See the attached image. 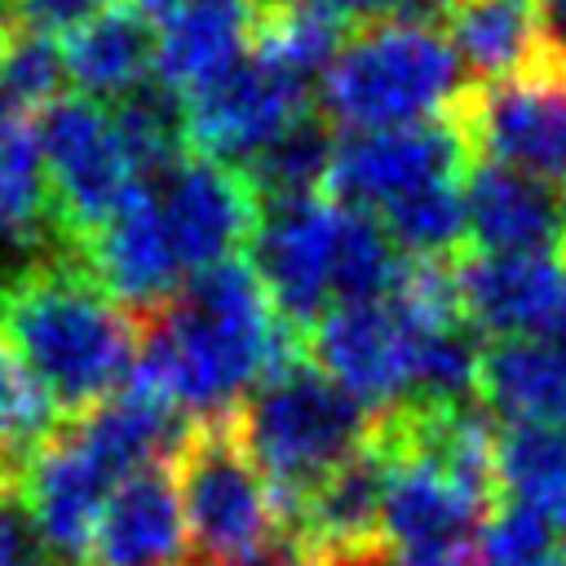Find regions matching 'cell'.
Returning <instances> with one entry per match:
<instances>
[{
    "instance_id": "obj_7",
    "label": "cell",
    "mask_w": 566,
    "mask_h": 566,
    "mask_svg": "<svg viewBox=\"0 0 566 566\" xmlns=\"http://www.w3.org/2000/svg\"><path fill=\"white\" fill-rule=\"evenodd\" d=\"M345 230L349 208L332 203L327 195L261 203V221L252 234V270L270 292L279 318L301 340L336 305Z\"/></svg>"
},
{
    "instance_id": "obj_13",
    "label": "cell",
    "mask_w": 566,
    "mask_h": 566,
    "mask_svg": "<svg viewBox=\"0 0 566 566\" xmlns=\"http://www.w3.org/2000/svg\"><path fill=\"white\" fill-rule=\"evenodd\" d=\"M371 438L385 455L380 535L389 548H460L469 544V531H482V522L500 509L455 473H447L438 460L389 433L380 416Z\"/></svg>"
},
{
    "instance_id": "obj_19",
    "label": "cell",
    "mask_w": 566,
    "mask_h": 566,
    "mask_svg": "<svg viewBox=\"0 0 566 566\" xmlns=\"http://www.w3.org/2000/svg\"><path fill=\"white\" fill-rule=\"evenodd\" d=\"M478 402L486 416L517 424H566V363L544 336L482 340Z\"/></svg>"
},
{
    "instance_id": "obj_31",
    "label": "cell",
    "mask_w": 566,
    "mask_h": 566,
    "mask_svg": "<svg viewBox=\"0 0 566 566\" xmlns=\"http://www.w3.org/2000/svg\"><path fill=\"white\" fill-rule=\"evenodd\" d=\"M18 469L22 464H13L9 455H0V504H9L18 495Z\"/></svg>"
},
{
    "instance_id": "obj_24",
    "label": "cell",
    "mask_w": 566,
    "mask_h": 566,
    "mask_svg": "<svg viewBox=\"0 0 566 566\" xmlns=\"http://www.w3.org/2000/svg\"><path fill=\"white\" fill-rule=\"evenodd\" d=\"M57 424L62 420H57L53 402L44 398V389L31 380V371L18 363V354L0 340V455L22 464Z\"/></svg>"
},
{
    "instance_id": "obj_23",
    "label": "cell",
    "mask_w": 566,
    "mask_h": 566,
    "mask_svg": "<svg viewBox=\"0 0 566 566\" xmlns=\"http://www.w3.org/2000/svg\"><path fill=\"white\" fill-rule=\"evenodd\" d=\"M0 221L22 243H44V168L35 119L0 115Z\"/></svg>"
},
{
    "instance_id": "obj_29",
    "label": "cell",
    "mask_w": 566,
    "mask_h": 566,
    "mask_svg": "<svg viewBox=\"0 0 566 566\" xmlns=\"http://www.w3.org/2000/svg\"><path fill=\"white\" fill-rule=\"evenodd\" d=\"M310 4H318V9L332 13V18H340L345 27L380 22V18H389V9H394V0H310Z\"/></svg>"
},
{
    "instance_id": "obj_6",
    "label": "cell",
    "mask_w": 566,
    "mask_h": 566,
    "mask_svg": "<svg viewBox=\"0 0 566 566\" xmlns=\"http://www.w3.org/2000/svg\"><path fill=\"white\" fill-rule=\"evenodd\" d=\"M44 168V243L80 256L84 243L146 186L111 102L62 93L35 119Z\"/></svg>"
},
{
    "instance_id": "obj_9",
    "label": "cell",
    "mask_w": 566,
    "mask_h": 566,
    "mask_svg": "<svg viewBox=\"0 0 566 566\" xmlns=\"http://www.w3.org/2000/svg\"><path fill=\"white\" fill-rule=\"evenodd\" d=\"M146 190L159 208L177 265L190 279L234 261V252L256 234L261 195L234 164L208 159L186 146L159 177L146 181Z\"/></svg>"
},
{
    "instance_id": "obj_1",
    "label": "cell",
    "mask_w": 566,
    "mask_h": 566,
    "mask_svg": "<svg viewBox=\"0 0 566 566\" xmlns=\"http://www.w3.org/2000/svg\"><path fill=\"white\" fill-rule=\"evenodd\" d=\"M305 358V340L279 318L270 292L248 261H226L142 314V354L133 380L186 420L226 416L261 380Z\"/></svg>"
},
{
    "instance_id": "obj_10",
    "label": "cell",
    "mask_w": 566,
    "mask_h": 566,
    "mask_svg": "<svg viewBox=\"0 0 566 566\" xmlns=\"http://www.w3.org/2000/svg\"><path fill=\"white\" fill-rule=\"evenodd\" d=\"M478 159L566 186V75L464 84L442 111Z\"/></svg>"
},
{
    "instance_id": "obj_33",
    "label": "cell",
    "mask_w": 566,
    "mask_h": 566,
    "mask_svg": "<svg viewBox=\"0 0 566 566\" xmlns=\"http://www.w3.org/2000/svg\"><path fill=\"white\" fill-rule=\"evenodd\" d=\"M124 4H128V9H137L146 22H164V13H168L177 0H124Z\"/></svg>"
},
{
    "instance_id": "obj_15",
    "label": "cell",
    "mask_w": 566,
    "mask_h": 566,
    "mask_svg": "<svg viewBox=\"0 0 566 566\" xmlns=\"http://www.w3.org/2000/svg\"><path fill=\"white\" fill-rule=\"evenodd\" d=\"M442 31L469 84L566 75V49L553 40L548 13L535 0H460Z\"/></svg>"
},
{
    "instance_id": "obj_14",
    "label": "cell",
    "mask_w": 566,
    "mask_h": 566,
    "mask_svg": "<svg viewBox=\"0 0 566 566\" xmlns=\"http://www.w3.org/2000/svg\"><path fill=\"white\" fill-rule=\"evenodd\" d=\"M455 296L482 340L544 336L566 305V261L562 252H460Z\"/></svg>"
},
{
    "instance_id": "obj_20",
    "label": "cell",
    "mask_w": 566,
    "mask_h": 566,
    "mask_svg": "<svg viewBox=\"0 0 566 566\" xmlns=\"http://www.w3.org/2000/svg\"><path fill=\"white\" fill-rule=\"evenodd\" d=\"M62 62L66 80H75L84 97L124 102L155 75V27L137 9L111 4L102 18L66 35Z\"/></svg>"
},
{
    "instance_id": "obj_34",
    "label": "cell",
    "mask_w": 566,
    "mask_h": 566,
    "mask_svg": "<svg viewBox=\"0 0 566 566\" xmlns=\"http://www.w3.org/2000/svg\"><path fill=\"white\" fill-rule=\"evenodd\" d=\"M0 243H22V239H18V234H13V230L0 221Z\"/></svg>"
},
{
    "instance_id": "obj_3",
    "label": "cell",
    "mask_w": 566,
    "mask_h": 566,
    "mask_svg": "<svg viewBox=\"0 0 566 566\" xmlns=\"http://www.w3.org/2000/svg\"><path fill=\"white\" fill-rule=\"evenodd\" d=\"M230 420L287 517L336 469H345L376 429V416L332 385L310 358H296L279 376L261 380L243 402L230 407Z\"/></svg>"
},
{
    "instance_id": "obj_30",
    "label": "cell",
    "mask_w": 566,
    "mask_h": 566,
    "mask_svg": "<svg viewBox=\"0 0 566 566\" xmlns=\"http://www.w3.org/2000/svg\"><path fill=\"white\" fill-rule=\"evenodd\" d=\"M261 566H323V562H314L310 553H301V548H292V544H283L274 557H265Z\"/></svg>"
},
{
    "instance_id": "obj_4",
    "label": "cell",
    "mask_w": 566,
    "mask_h": 566,
    "mask_svg": "<svg viewBox=\"0 0 566 566\" xmlns=\"http://www.w3.org/2000/svg\"><path fill=\"white\" fill-rule=\"evenodd\" d=\"M464 66L442 31L411 22H363L318 80V115L345 133H389L438 119L464 88Z\"/></svg>"
},
{
    "instance_id": "obj_38",
    "label": "cell",
    "mask_w": 566,
    "mask_h": 566,
    "mask_svg": "<svg viewBox=\"0 0 566 566\" xmlns=\"http://www.w3.org/2000/svg\"><path fill=\"white\" fill-rule=\"evenodd\" d=\"M473 566H478V557H473Z\"/></svg>"
},
{
    "instance_id": "obj_18",
    "label": "cell",
    "mask_w": 566,
    "mask_h": 566,
    "mask_svg": "<svg viewBox=\"0 0 566 566\" xmlns=\"http://www.w3.org/2000/svg\"><path fill=\"white\" fill-rule=\"evenodd\" d=\"M84 562L88 566H190L177 478L168 460L146 464L124 482H115Z\"/></svg>"
},
{
    "instance_id": "obj_22",
    "label": "cell",
    "mask_w": 566,
    "mask_h": 566,
    "mask_svg": "<svg viewBox=\"0 0 566 566\" xmlns=\"http://www.w3.org/2000/svg\"><path fill=\"white\" fill-rule=\"evenodd\" d=\"M332 150H336L332 124L318 111H310L292 128H283L261 155H252L243 164V172L256 186L261 203L296 199V195H318L323 177H327V164H332Z\"/></svg>"
},
{
    "instance_id": "obj_27",
    "label": "cell",
    "mask_w": 566,
    "mask_h": 566,
    "mask_svg": "<svg viewBox=\"0 0 566 566\" xmlns=\"http://www.w3.org/2000/svg\"><path fill=\"white\" fill-rule=\"evenodd\" d=\"M0 566H53V557L40 544L18 495L9 504H0Z\"/></svg>"
},
{
    "instance_id": "obj_36",
    "label": "cell",
    "mask_w": 566,
    "mask_h": 566,
    "mask_svg": "<svg viewBox=\"0 0 566 566\" xmlns=\"http://www.w3.org/2000/svg\"><path fill=\"white\" fill-rule=\"evenodd\" d=\"M562 199H566V186H562Z\"/></svg>"
},
{
    "instance_id": "obj_32",
    "label": "cell",
    "mask_w": 566,
    "mask_h": 566,
    "mask_svg": "<svg viewBox=\"0 0 566 566\" xmlns=\"http://www.w3.org/2000/svg\"><path fill=\"white\" fill-rule=\"evenodd\" d=\"M544 340H548V345L562 354V363H566V305H562V310H557V318L544 327Z\"/></svg>"
},
{
    "instance_id": "obj_11",
    "label": "cell",
    "mask_w": 566,
    "mask_h": 566,
    "mask_svg": "<svg viewBox=\"0 0 566 566\" xmlns=\"http://www.w3.org/2000/svg\"><path fill=\"white\" fill-rule=\"evenodd\" d=\"M119 469L88 442L80 420H62L18 469V500L49 548V557L84 562L97 517L115 491Z\"/></svg>"
},
{
    "instance_id": "obj_2",
    "label": "cell",
    "mask_w": 566,
    "mask_h": 566,
    "mask_svg": "<svg viewBox=\"0 0 566 566\" xmlns=\"http://www.w3.org/2000/svg\"><path fill=\"white\" fill-rule=\"evenodd\" d=\"M0 340L44 389L57 420H80L133 380L142 318L80 256L44 252L0 279Z\"/></svg>"
},
{
    "instance_id": "obj_26",
    "label": "cell",
    "mask_w": 566,
    "mask_h": 566,
    "mask_svg": "<svg viewBox=\"0 0 566 566\" xmlns=\"http://www.w3.org/2000/svg\"><path fill=\"white\" fill-rule=\"evenodd\" d=\"M111 9V0H9V18L22 31L35 35H71L80 27H88L93 18H102Z\"/></svg>"
},
{
    "instance_id": "obj_16",
    "label": "cell",
    "mask_w": 566,
    "mask_h": 566,
    "mask_svg": "<svg viewBox=\"0 0 566 566\" xmlns=\"http://www.w3.org/2000/svg\"><path fill=\"white\" fill-rule=\"evenodd\" d=\"M274 0H177L155 35V75L172 97H190L252 57Z\"/></svg>"
},
{
    "instance_id": "obj_5",
    "label": "cell",
    "mask_w": 566,
    "mask_h": 566,
    "mask_svg": "<svg viewBox=\"0 0 566 566\" xmlns=\"http://www.w3.org/2000/svg\"><path fill=\"white\" fill-rule=\"evenodd\" d=\"M172 478L190 566H261L287 544V509L248 460L230 411L186 424Z\"/></svg>"
},
{
    "instance_id": "obj_35",
    "label": "cell",
    "mask_w": 566,
    "mask_h": 566,
    "mask_svg": "<svg viewBox=\"0 0 566 566\" xmlns=\"http://www.w3.org/2000/svg\"><path fill=\"white\" fill-rule=\"evenodd\" d=\"M535 4H544V9H548V4H557V0H535Z\"/></svg>"
},
{
    "instance_id": "obj_8",
    "label": "cell",
    "mask_w": 566,
    "mask_h": 566,
    "mask_svg": "<svg viewBox=\"0 0 566 566\" xmlns=\"http://www.w3.org/2000/svg\"><path fill=\"white\" fill-rule=\"evenodd\" d=\"M473 159V146L447 115L389 133H349L332 150L323 195L340 208L380 217L433 181H464Z\"/></svg>"
},
{
    "instance_id": "obj_25",
    "label": "cell",
    "mask_w": 566,
    "mask_h": 566,
    "mask_svg": "<svg viewBox=\"0 0 566 566\" xmlns=\"http://www.w3.org/2000/svg\"><path fill=\"white\" fill-rule=\"evenodd\" d=\"M473 557L478 566H566V539H557L526 509L504 504L482 522Z\"/></svg>"
},
{
    "instance_id": "obj_37",
    "label": "cell",
    "mask_w": 566,
    "mask_h": 566,
    "mask_svg": "<svg viewBox=\"0 0 566 566\" xmlns=\"http://www.w3.org/2000/svg\"><path fill=\"white\" fill-rule=\"evenodd\" d=\"M562 261H566V248H562Z\"/></svg>"
},
{
    "instance_id": "obj_17",
    "label": "cell",
    "mask_w": 566,
    "mask_h": 566,
    "mask_svg": "<svg viewBox=\"0 0 566 566\" xmlns=\"http://www.w3.org/2000/svg\"><path fill=\"white\" fill-rule=\"evenodd\" d=\"M469 252H562L566 199L562 186L526 177L495 159H473L464 172Z\"/></svg>"
},
{
    "instance_id": "obj_12",
    "label": "cell",
    "mask_w": 566,
    "mask_h": 566,
    "mask_svg": "<svg viewBox=\"0 0 566 566\" xmlns=\"http://www.w3.org/2000/svg\"><path fill=\"white\" fill-rule=\"evenodd\" d=\"M181 102V128L186 146L243 168L252 155H261L283 128H292L301 115H310V93L279 71H270L261 57H248L230 75L212 80L208 88L177 97Z\"/></svg>"
},
{
    "instance_id": "obj_21",
    "label": "cell",
    "mask_w": 566,
    "mask_h": 566,
    "mask_svg": "<svg viewBox=\"0 0 566 566\" xmlns=\"http://www.w3.org/2000/svg\"><path fill=\"white\" fill-rule=\"evenodd\" d=\"M495 482L513 509L566 539V424H517L495 442Z\"/></svg>"
},
{
    "instance_id": "obj_28",
    "label": "cell",
    "mask_w": 566,
    "mask_h": 566,
    "mask_svg": "<svg viewBox=\"0 0 566 566\" xmlns=\"http://www.w3.org/2000/svg\"><path fill=\"white\" fill-rule=\"evenodd\" d=\"M376 566H473V548H389Z\"/></svg>"
}]
</instances>
